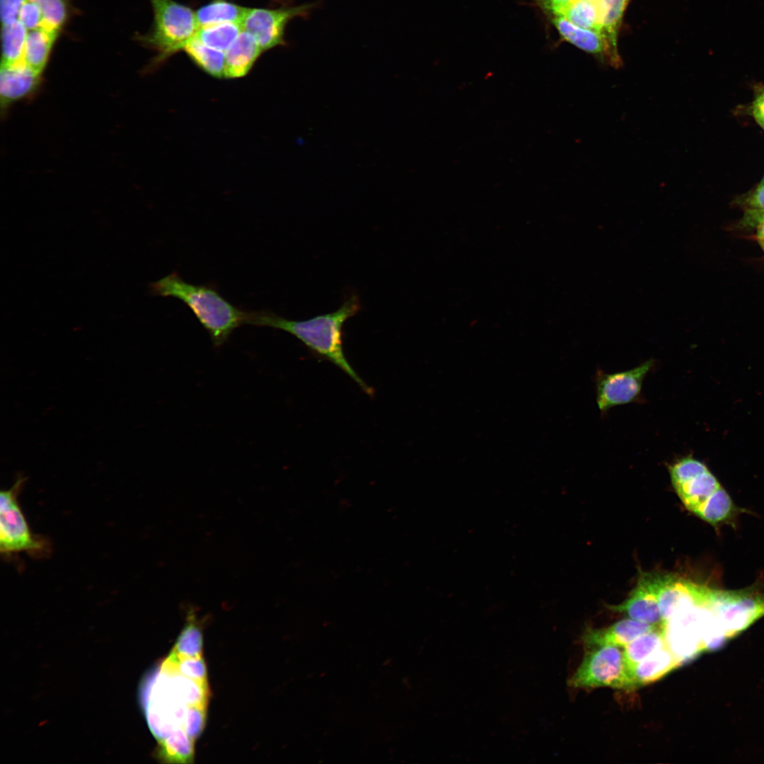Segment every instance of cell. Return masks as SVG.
<instances>
[{
  "label": "cell",
  "instance_id": "obj_16",
  "mask_svg": "<svg viewBox=\"0 0 764 764\" xmlns=\"http://www.w3.org/2000/svg\"><path fill=\"white\" fill-rule=\"evenodd\" d=\"M60 33L45 27L28 30L23 62L42 74Z\"/></svg>",
  "mask_w": 764,
  "mask_h": 764
},
{
  "label": "cell",
  "instance_id": "obj_31",
  "mask_svg": "<svg viewBox=\"0 0 764 764\" xmlns=\"http://www.w3.org/2000/svg\"><path fill=\"white\" fill-rule=\"evenodd\" d=\"M760 184L764 185V178Z\"/></svg>",
  "mask_w": 764,
  "mask_h": 764
},
{
  "label": "cell",
  "instance_id": "obj_18",
  "mask_svg": "<svg viewBox=\"0 0 764 764\" xmlns=\"http://www.w3.org/2000/svg\"><path fill=\"white\" fill-rule=\"evenodd\" d=\"M183 51L204 72L216 78H224V52L205 45L194 36Z\"/></svg>",
  "mask_w": 764,
  "mask_h": 764
},
{
  "label": "cell",
  "instance_id": "obj_21",
  "mask_svg": "<svg viewBox=\"0 0 764 764\" xmlns=\"http://www.w3.org/2000/svg\"><path fill=\"white\" fill-rule=\"evenodd\" d=\"M242 30L239 23H224L199 28L195 36L205 45L225 52Z\"/></svg>",
  "mask_w": 764,
  "mask_h": 764
},
{
  "label": "cell",
  "instance_id": "obj_9",
  "mask_svg": "<svg viewBox=\"0 0 764 764\" xmlns=\"http://www.w3.org/2000/svg\"><path fill=\"white\" fill-rule=\"evenodd\" d=\"M627 3V0L614 3L604 0H572L552 16H563L579 27L597 32L605 37L607 16L608 13H623Z\"/></svg>",
  "mask_w": 764,
  "mask_h": 764
},
{
  "label": "cell",
  "instance_id": "obj_26",
  "mask_svg": "<svg viewBox=\"0 0 764 764\" xmlns=\"http://www.w3.org/2000/svg\"><path fill=\"white\" fill-rule=\"evenodd\" d=\"M27 0H0L1 25L19 21L21 10Z\"/></svg>",
  "mask_w": 764,
  "mask_h": 764
},
{
  "label": "cell",
  "instance_id": "obj_20",
  "mask_svg": "<svg viewBox=\"0 0 764 764\" xmlns=\"http://www.w3.org/2000/svg\"><path fill=\"white\" fill-rule=\"evenodd\" d=\"M27 33L20 21L1 25V66H11L23 62Z\"/></svg>",
  "mask_w": 764,
  "mask_h": 764
},
{
  "label": "cell",
  "instance_id": "obj_24",
  "mask_svg": "<svg viewBox=\"0 0 764 764\" xmlns=\"http://www.w3.org/2000/svg\"><path fill=\"white\" fill-rule=\"evenodd\" d=\"M744 222L754 226L764 219V185H760L743 202Z\"/></svg>",
  "mask_w": 764,
  "mask_h": 764
},
{
  "label": "cell",
  "instance_id": "obj_25",
  "mask_svg": "<svg viewBox=\"0 0 764 764\" xmlns=\"http://www.w3.org/2000/svg\"><path fill=\"white\" fill-rule=\"evenodd\" d=\"M19 21L27 30L43 27V18L40 8L35 2L30 0H27L23 4L19 14Z\"/></svg>",
  "mask_w": 764,
  "mask_h": 764
},
{
  "label": "cell",
  "instance_id": "obj_2",
  "mask_svg": "<svg viewBox=\"0 0 764 764\" xmlns=\"http://www.w3.org/2000/svg\"><path fill=\"white\" fill-rule=\"evenodd\" d=\"M151 290L154 295L174 297L187 305L215 347L226 343L236 328L248 324L249 311L230 303L214 287L187 282L175 272L153 282Z\"/></svg>",
  "mask_w": 764,
  "mask_h": 764
},
{
  "label": "cell",
  "instance_id": "obj_5",
  "mask_svg": "<svg viewBox=\"0 0 764 764\" xmlns=\"http://www.w3.org/2000/svg\"><path fill=\"white\" fill-rule=\"evenodd\" d=\"M26 478L18 476L13 485L0 494V550L5 555L25 552L33 555H44L50 551V544L34 535L18 502V495Z\"/></svg>",
  "mask_w": 764,
  "mask_h": 764
},
{
  "label": "cell",
  "instance_id": "obj_19",
  "mask_svg": "<svg viewBox=\"0 0 764 764\" xmlns=\"http://www.w3.org/2000/svg\"><path fill=\"white\" fill-rule=\"evenodd\" d=\"M666 646L662 626H659L639 636L623 647L625 660L628 670Z\"/></svg>",
  "mask_w": 764,
  "mask_h": 764
},
{
  "label": "cell",
  "instance_id": "obj_1",
  "mask_svg": "<svg viewBox=\"0 0 764 764\" xmlns=\"http://www.w3.org/2000/svg\"><path fill=\"white\" fill-rule=\"evenodd\" d=\"M361 310L358 296H349L334 312L305 320L286 319L269 311L250 312L248 324L270 327L289 332L318 357L328 360L348 375L368 395L373 389L350 365L343 350L342 328L347 319Z\"/></svg>",
  "mask_w": 764,
  "mask_h": 764
},
{
  "label": "cell",
  "instance_id": "obj_10",
  "mask_svg": "<svg viewBox=\"0 0 764 764\" xmlns=\"http://www.w3.org/2000/svg\"><path fill=\"white\" fill-rule=\"evenodd\" d=\"M562 37L581 50L592 54L610 66L618 68L622 60L606 38L600 33L579 27L561 16H550Z\"/></svg>",
  "mask_w": 764,
  "mask_h": 764
},
{
  "label": "cell",
  "instance_id": "obj_4",
  "mask_svg": "<svg viewBox=\"0 0 764 764\" xmlns=\"http://www.w3.org/2000/svg\"><path fill=\"white\" fill-rule=\"evenodd\" d=\"M623 648L612 644L587 647L581 663L568 681L569 686L634 690Z\"/></svg>",
  "mask_w": 764,
  "mask_h": 764
},
{
  "label": "cell",
  "instance_id": "obj_13",
  "mask_svg": "<svg viewBox=\"0 0 764 764\" xmlns=\"http://www.w3.org/2000/svg\"><path fill=\"white\" fill-rule=\"evenodd\" d=\"M661 625L625 618L605 628L588 630L583 636V642L586 648L603 644L625 647L639 636Z\"/></svg>",
  "mask_w": 764,
  "mask_h": 764
},
{
  "label": "cell",
  "instance_id": "obj_7",
  "mask_svg": "<svg viewBox=\"0 0 764 764\" xmlns=\"http://www.w3.org/2000/svg\"><path fill=\"white\" fill-rule=\"evenodd\" d=\"M316 3L277 8H249L241 23L243 30L251 34L263 52L286 45L284 35L287 24L298 17L307 16Z\"/></svg>",
  "mask_w": 764,
  "mask_h": 764
},
{
  "label": "cell",
  "instance_id": "obj_15",
  "mask_svg": "<svg viewBox=\"0 0 764 764\" xmlns=\"http://www.w3.org/2000/svg\"><path fill=\"white\" fill-rule=\"evenodd\" d=\"M682 666L667 646L629 669L635 689L654 683Z\"/></svg>",
  "mask_w": 764,
  "mask_h": 764
},
{
  "label": "cell",
  "instance_id": "obj_12",
  "mask_svg": "<svg viewBox=\"0 0 764 764\" xmlns=\"http://www.w3.org/2000/svg\"><path fill=\"white\" fill-rule=\"evenodd\" d=\"M40 75L23 62L11 66H1V106L6 107L32 93L39 85Z\"/></svg>",
  "mask_w": 764,
  "mask_h": 764
},
{
  "label": "cell",
  "instance_id": "obj_29",
  "mask_svg": "<svg viewBox=\"0 0 764 764\" xmlns=\"http://www.w3.org/2000/svg\"><path fill=\"white\" fill-rule=\"evenodd\" d=\"M757 239L764 250V219L757 226Z\"/></svg>",
  "mask_w": 764,
  "mask_h": 764
},
{
  "label": "cell",
  "instance_id": "obj_30",
  "mask_svg": "<svg viewBox=\"0 0 764 764\" xmlns=\"http://www.w3.org/2000/svg\"><path fill=\"white\" fill-rule=\"evenodd\" d=\"M759 125L764 129V118L757 120Z\"/></svg>",
  "mask_w": 764,
  "mask_h": 764
},
{
  "label": "cell",
  "instance_id": "obj_8",
  "mask_svg": "<svg viewBox=\"0 0 764 764\" xmlns=\"http://www.w3.org/2000/svg\"><path fill=\"white\" fill-rule=\"evenodd\" d=\"M653 364L652 359H649L624 371L611 374L598 371L596 377V394L599 410L606 412L615 406L637 400L643 381Z\"/></svg>",
  "mask_w": 764,
  "mask_h": 764
},
{
  "label": "cell",
  "instance_id": "obj_6",
  "mask_svg": "<svg viewBox=\"0 0 764 764\" xmlns=\"http://www.w3.org/2000/svg\"><path fill=\"white\" fill-rule=\"evenodd\" d=\"M673 487L687 509L714 527L735 514L732 499L709 469Z\"/></svg>",
  "mask_w": 764,
  "mask_h": 764
},
{
  "label": "cell",
  "instance_id": "obj_17",
  "mask_svg": "<svg viewBox=\"0 0 764 764\" xmlns=\"http://www.w3.org/2000/svg\"><path fill=\"white\" fill-rule=\"evenodd\" d=\"M248 8L229 0H211L195 11L198 28L224 23L241 25Z\"/></svg>",
  "mask_w": 764,
  "mask_h": 764
},
{
  "label": "cell",
  "instance_id": "obj_14",
  "mask_svg": "<svg viewBox=\"0 0 764 764\" xmlns=\"http://www.w3.org/2000/svg\"><path fill=\"white\" fill-rule=\"evenodd\" d=\"M262 52L255 37L243 30L224 52V78L244 76Z\"/></svg>",
  "mask_w": 764,
  "mask_h": 764
},
{
  "label": "cell",
  "instance_id": "obj_22",
  "mask_svg": "<svg viewBox=\"0 0 764 764\" xmlns=\"http://www.w3.org/2000/svg\"><path fill=\"white\" fill-rule=\"evenodd\" d=\"M40 8L43 27L62 32L75 11L70 0H30Z\"/></svg>",
  "mask_w": 764,
  "mask_h": 764
},
{
  "label": "cell",
  "instance_id": "obj_27",
  "mask_svg": "<svg viewBox=\"0 0 764 764\" xmlns=\"http://www.w3.org/2000/svg\"><path fill=\"white\" fill-rule=\"evenodd\" d=\"M550 16L555 15L572 0H536Z\"/></svg>",
  "mask_w": 764,
  "mask_h": 764
},
{
  "label": "cell",
  "instance_id": "obj_28",
  "mask_svg": "<svg viewBox=\"0 0 764 764\" xmlns=\"http://www.w3.org/2000/svg\"><path fill=\"white\" fill-rule=\"evenodd\" d=\"M753 115L756 120L764 118V91L756 99L753 104Z\"/></svg>",
  "mask_w": 764,
  "mask_h": 764
},
{
  "label": "cell",
  "instance_id": "obj_3",
  "mask_svg": "<svg viewBox=\"0 0 764 764\" xmlns=\"http://www.w3.org/2000/svg\"><path fill=\"white\" fill-rule=\"evenodd\" d=\"M154 20L146 34H136L135 39L143 46L158 52L152 64L158 65L178 52L183 51L192 38L198 25L195 12L174 0H149Z\"/></svg>",
  "mask_w": 764,
  "mask_h": 764
},
{
  "label": "cell",
  "instance_id": "obj_11",
  "mask_svg": "<svg viewBox=\"0 0 764 764\" xmlns=\"http://www.w3.org/2000/svg\"><path fill=\"white\" fill-rule=\"evenodd\" d=\"M613 611L626 614L630 618L654 625H663L657 596L651 574L644 573L637 586L623 603L610 606Z\"/></svg>",
  "mask_w": 764,
  "mask_h": 764
},
{
  "label": "cell",
  "instance_id": "obj_23",
  "mask_svg": "<svg viewBox=\"0 0 764 764\" xmlns=\"http://www.w3.org/2000/svg\"><path fill=\"white\" fill-rule=\"evenodd\" d=\"M707 469L705 464L692 456L681 458L668 466L673 487L685 483Z\"/></svg>",
  "mask_w": 764,
  "mask_h": 764
}]
</instances>
